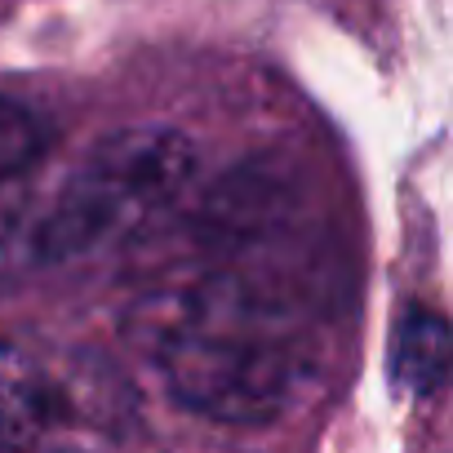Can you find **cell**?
I'll return each mask as SVG.
<instances>
[{
    "mask_svg": "<svg viewBox=\"0 0 453 453\" xmlns=\"http://www.w3.org/2000/svg\"><path fill=\"white\" fill-rule=\"evenodd\" d=\"M129 311L134 342L187 413L222 426H267L298 404L307 360L289 311L258 285L196 276L151 289Z\"/></svg>",
    "mask_w": 453,
    "mask_h": 453,
    "instance_id": "obj_1",
    "label": "cell"
},
{
    "mask_svg": "<svg viewBox=\"0 0 453 453\" xmlns=\"http://www.w3.org/2000/svg\"><path fill=\"white\" fill-rule=\"evenodd\" d=\"M196 147L169 125L116 129L58 173L0 182V285L129 245L191 182Z\"/></svg>",
    "mask_w": 453,
    "mask_h": 453,
    "instance_id": "obj_2",
    "label": "cell"
},
{
    "mask_svg": "<svg viewBox=\"0 0 453 453\" xmlns=\"http://www.w3.org/2000/svg\"><path fill=\"white\" fill-rule=\"evenodd\" d=\"M54 426V391L45 369L19 347L0 342V449L41 444Z\"/></svg>",
    "mask_w": 453,
    "mask_h": 453,
    "instance_id": "obj_3",
    "label": "cell"
},
{
    "mask_svg": "<svg viewBox=\"0 0 453 453\" xmlns=\"http://www.w3.org/2000/svg\"><path fill=\"white\" fill-rule=\"evenodd\" d=\"M395 382L413 395H435L453 373V329L444 316L413 307L395 329Z\"/></svg>",
    "mask_w": 453,
    "mask_h": 453,
    "instance_id": "obj_4",
    "label": "cell"
},
{
    "mask_svg": "<svg viewBox=\"0 0 453 453\" xmlns=\"http://www.w3.org/2000/svg\"><path fill=\"white\" fill-rule=\"evenodd\" d=\"M45 147H50V125L32 107L0 98V182L36 169Z\"/></svg>",
    "mask_w": 453,
    "mask_h": 453,
    "instance_id": "obj_5",
    "label": "cell"
}]
</instances>
